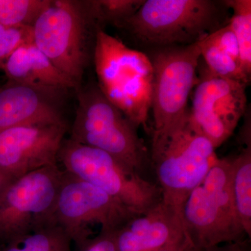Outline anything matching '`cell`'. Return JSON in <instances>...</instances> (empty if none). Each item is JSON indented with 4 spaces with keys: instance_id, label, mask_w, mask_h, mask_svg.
Segmentation results:
<instances>
[{
    "instance_id": "obj_1",
    "label": "cell",
    "mask_w": 251,
    "mask_h": 251,
    "mask_svg": "<svg viewBox=\"0 0 251 251\" xmlns=\"http://www.w3.org/2000/svg\"><path fill=\"white\" fill-rule=\"evenodd\" d=\"M94 62L99 88L136 128L147 127L153 84L148 54L97 27Z\"/></svg>"
},
{
    "instance_id": "obj_2",
    "label": "cell",
    "mask_w": 251,
    "mask_h": 251,
    "mask_svg": "<svg viewBox=\"0 0 251 251\" xmlns=\"http://www.w3.org/2000/svg\"><path fill=\"white\" fill-rule=\"evenodd\" d=\"M218 158L215 148L195 125L188 109L171 130L151 143V159L162 202L181 215L190 193Z\"/></svg>"
},
{
    "instance_id": "obj_3",
    "label": "cell",
    "mask_w": 251,
    "mask_h": 251,
    "mask_svg": "<svg viewBox=\"0 0 251 251\" xmlns=\"http://www.w3.org/2000/svg\"><path fill=\"white\" fill-rule=\"evenodd\" d=\"M225 1L144 0L120 27L153 48L196 44L228 23Z\"/></svg>"
},
{
    "instance_id": "obj_4",
    "label": "cell",
    "mask_w": 251,
    "mask_h": 251,
    "mask_svg": "<svg viewBox=\"0 0 251 251\" xmlns=\"http://www.w3.org/2000/svg\"><path fill=\"white\" fill-rule=\"evenodd\" d=\"M229 174L230 159L218 158L183 206L185 234L198 251L247 237L234 206Z\"/></svg>"
},
{
    "instance_id": "obj_5",
    "label": "cell",
    "mask_w": 251,
    "mask_h": 251,
    "mask_svg": "<svg viewBox=\"0 0 251 251\" xmlns=\"http://www.w3.org/2000/svg\"><path fill=\"white\" fill-rule=\"evenodd\" d=\"M64 171L93 185L138 214L161 201V190L121 160L99 149L64 139L58 156Z\"/></svg>"
},
{
    "instance_id": "obj_6",
    "label": "cell",
    "mask_w": 251,
    "mask_h": 251,
    "mask_svg": "<svg viewBox=\"0 0 251 251\" xmlns=\"http://www.w3.org/2000/svg\"><path fill=\"white\" fill-rule=\"evenodd\" d=\"M70 139L110 153L140 174L148 161V149L136 127L97 85L79 91Z\"/></svg>"
},
{
    "instance_id": "obj_7",
    "label": "cell",
    "mask_w": 251,
    "mask_h": 251,
    "mask_svg": "<svg viewBox=\"0 0 251 251\" xmlns=\"http://www.w3.org/2000/svg\"><path fill=\"white\" fill-rule=\"evenodd\" d=\"M137 215L120 201L64 171L50 224L61 227L78 249L95 237L94 226L100 227V233L116 232Z\"/></svg>"
},
{
    "instance_id": "obj_8",
    "label": "cell",
    "mask_w": 251,
    "mask_h": 251,
    "mask_svg": "<svg viewBox=\"0 0 251 251\" xmlns=\"http://www.w3.org/2000/svg\"><path fill=\"white\" fill-rule=\"evenodd\" d=\"M90 23L82 3L56 0L50 1L31 26L34 45L77 85L88 59Z\"/></svg>"
},
{
    "instance_id": "obj_9",
    "label": "cell",
    "mask_w": 251,
    "mask_h": 251,
    "mask_svg": "<svg viewBox=\"0 0 251 251\" xmlns=\"http://www.w3.org/2000/svg\"><path fill=\"white\" fill-rule=\"evenodd\" d=\"M150 58L153 69L151 110L154 140L171 130L187 112L188 98L198 82L201 49L198 42L158 48Z\"/></svg>"
},
{
    "instance_id": "obj_10",
    "label": "cell",
    "mask_w": 251,
    "mask_h": 251,
    "mask_svg": "<svg viewBox=\"0 0 251 251\" xmlns=\"http://www.w3.org/2000/svg\"><path fill=\"white\" fill-rule=\"evenodd\" d=\"M64 171L46 167L10 183L0 196V237L9 242L50 224Z\"/></svg>"
},
{
    "instance_id": "obj_11",
    "label": "cell",
    "mask_w": 251,
    "mask_h": 251,
    "mask_svg": "<svg viewBox=\"0 0 251 251\" xmlns=\"http://www.w3.org/2000/svg\"><path fill=\"white\" fill-rule=\"evenodd\" d=\"M247 85L201 73L193 94L191 119L215 149L233 134L247 107Z\"/></svg>"
},
{
    "instance_id": "obj_12",
    "label": "cell",
    "mask_w": 251,
    "mask_h": 251,
    "mask_svg": "<svg viewBox=\"0 0 251 251\" xmlns=\"http://www.w3.org/2000/svg\"><path fill=\"white\" fill-rule=\"evenodd\" d=\"M66 125L19 126L0 130V171L15 180L31 172L58 166Z\"/></svg>"
},
{
    "instance_id": "obj_13",
    "label": "cell",
    "mask_w": 251,
    "mask_h": 251,
    "mask_svg": "<svg viewBox=\"0 0 251 251\" xmlns=\"http://www.w3.org/2000/svg\"><path fill=\"white\" fill-rule=\"evenodd\" d=\"M64 90L8 81L0 87V130L33 125H66L59 106Z\"/></svg>"
},
{
    "instance_id": "obj_14",
    "label": "cell",
    "mask_w": 251,
    "mask_h": 251,
    "mask_svg": "<svg viewBox=\"0 0 251 251\" xmlns=\"http://www.w3.org/2000/svg\"><path fill=\"white\" fill-rule=\"evenodd\" d=\"M179 213L162 201L116 232L117 251H157L184 235Z\"/></svg>"
},
{
    "instance_id": "obj_15",
    "label": "cell",
    "mask_w": 251,
    "mask_h": 251,
    "mask_svg": "<svg viewBox=\"0 0 251 251\" xmlns=\"http://www.w3.org/2000/svg\"><path fill=\"white\" fill-rule=\"evenodd\" d=\"M2 70L10 82L64 90L78 86L59 71L32 42L16 50Z\"/></svg>"
},
{
    "instance_id": "obj_16",
    "label": "cell",
    "mask_w": 251,
    "mask_h": 251,
    "mask_svg": "<svg viewBox=\"0 0 251 251\" xmlns=\"http://www.w3.org/2000/svg\"><path fill=\"white\" fill-rule=\"evenodd\" d=\"M206 69L214 75L248 85L247 75L241 62L239 45L228 23L198 41Z\"/></svg>"
},
{
    "instance_id": "obj_17",
    "label": "cell",
    "mask_w": 251,
    "mask_h": 251,
    "mask_svg": "<svg viewBox=\"0 0 251 251\" xmlns=\"http://www.w3.org/2000/svg\"><path fill=\"white\" fill-rule=\"evenodd\" d=\"M242 150L230 158V186L236 211L247 237H251V128L242 133Z\"/></svg>"
},
{
    "instance_id": "obj_18",
    "label": "cell",
    "mask_w": 251,
    "mask_h": 251,
    "mask_svg": "<svg viewBox=\"0 0 251 251\" xmlns=\"http://www.w3.org/2000/svg\"><path fill=\"white\" fill-rule=\"evenodd\" d=\"M72 243L61 227L50 224L11 241L2 251H72Z\"/></svg>"
},
{
    "instance_id": "obj_19",
    "label": "cell",
    "mask_w": 251,
    "mask_h": 251,
    "mask_svg": "<svg viewBox=\"0 0 251 251\" xmlns=\"http://www.w3.org/2000/svg\"><path fill=\"white\" fill-rule=\"evenodd\" d=\"M232 15L228 25L239 45L241 62L247 75L251 74V1L228 0L225 1Z\"/></svg>"
},
{
    "instance_id": "obj_20",
    "label": "cell",
    "mask_w": 251,
    "mask_h": 251,
    "mask_svg": "<svg viewBox=\"0 0 251 251\" xmlns=\"http://www.w3.org/2000/svg\"><path fill=\"white\" fill-rule=\"evenodd\" d=\"M144 0H93L82 3L94 25L111 23L120 26L131 17L143 4Z\"/></svg>"
},
{
    "instance_id": "obj_21",
    "label": "cell",
    "mask_w": 251,
    "mask_h": 251,
    "mask_svg": "<svg viewBox=\"0 0 251 251\" xmlns=\"http://www.w3.org/2000/svg\"><path fill=\"white\" fill-rule=\"evenodd\" d=\"M49 0H0V24L32 26Z\"/></svg>"
},
{
    "instance_id": "obj_22",
    "label": "cell",
    "mask_w": 251,
    "mask_h": 251,
    "mask_svg": "<svg viewBox=\"0 0 251 251\" xmlns=\"http://www.w3.org/2000/svg\"><path fill=\"white\" fill-rule=\"evenodd\" d=\"M31 26H7L0 24V69L16 50L32 42Z\"/></svg>"
},
{
    "instance_id": "obj_23",
    "label": "cell",
    "mask_w": 251,
    "mask_h": 251,
    "mask_svg": "<svg viewBox=\"0 0 251 251\" xmlns=\"http://www.w3.org/2000/svg\"><path fill=\"white\" fill-rule=\"evenodd\" d=\"M77 251H117L116 232H100Z\"/></svg>"
},
{
    "instance_id": "obj_24",
    "label": "cell",
    "mask_w": 251,
    "mask_h": 251,
    "mask_svg": "<svg viewBox=\"0 0 251 251\" xmlns=\"http://www.w3.org/2000/svg\"><path fill=\"white\" fill-rule=\"evenodd\" d=\"M204 251H250V242L249 239H245L239 242L214 246L208 248Z\"/></svg>"
},
{
    "instance_id": "obj_25",
    "label": "cell",
    "mask_w": 251,
    "mask_h": 251,
    "mask_svg": "<svg viewBox=\"0 0 251 251\" xmlns=\"http://www.w3.org/2000/svg\"><path fill=\"white\" fill-rule=\"evenodd\" d=\"M185 233V232H184ZM157 251H198L186 234L176 242Z\"/></svg>"
},
{
    "instance_id": "obj_26",
    "label": "cell",
    "mask_w": 251,
    "mask_h": 251,
    "mask_svg": "<svg viewBox=\"0 0 251 251\" xmlns=\"http://www.w3.org/2000/svg\"><path fill=\"white\" fill-rule=\"evenodd\" d=\"M13 181H14V180L10 179V178L8 177L4 173L0 171V196H1V193L4 192L6 187L9 186L10 183L12 182Z\"/></svg>"
},
{
    "instance_id": "obj_27",
    "label": "cell",
    "mask_w": 251,
    "mask_h": 251,
    "mask_svg": "<svg viewBox=\"0 0 251 251\" xmlns=\"http://www.w3.org/2000/svg\"><path fill=\"white\" fill-rule=\"evenodd\" d=\"M0 87H1V86H0Z\"/></svg>"
}]
</instances>
